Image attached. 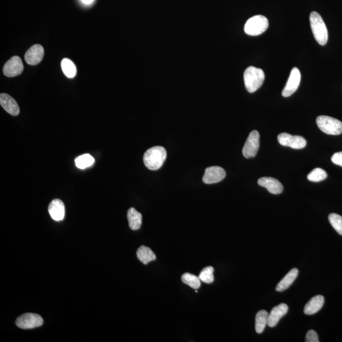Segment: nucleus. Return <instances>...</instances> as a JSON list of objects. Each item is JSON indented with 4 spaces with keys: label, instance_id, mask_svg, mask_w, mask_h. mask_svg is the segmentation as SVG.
I'll list each match as a JSON object with an SVG mask.
<instances>
[{
    "label": "nucleus",
    "instance_id": "1",
    "mask_svg": "<svg viewBox=\"0 0 342 342\" xmlns=\"http://www.w3.org/2000/svg\"><path fill=\"white\" fill-rule=\"evenodd\" d=\"M166 158L167 152L164 147H153L145 152L144 162L149 169L156 171L162 166Z\"/></svg>",
    "mask_w": 342,
    "mask_h": 342
},
{
    "label": "nucleus",
    "instance_id": "2",
    "mask_svg": "<svg viewBox=\"0 0 342 342\" xmlns=\"http://www.w3.org/2000/svg\"><path fill=\"white\" fill-rule=\"evenodd\" d=\"M265 79V75L261 69L251 66L246 69L243 79L246 89L249 93L256 92L262 86Z\"/></svg>",
    "mask_w": 342,
    "mask_h": 342
},
{
    "label": "nucleus",
    "instance_id": "3",
    "mask_svg": "<svg viewBox=\"0 0 342 342\" xmlns=\"http://www.w3.org/2000/svg\"><path fill=\"white\" fill-rule=\"evenodd\" d=\"M309 19L313 35L316 41L321 45H325L328 40V33L323 18L318 13L312 12L310 14Z\"/></svg>",
    "mask_w": 342,
    "mask_h": 342
},
{
    "label": "nucleus",
    "instance_id": "4",
    "mask_svg": "<svg viewBox=\"0 0 342 342\" xmlns=\"http://www.w3.org/2000/svg\"><path fill=\"white\" fill-rule=\"evenodd\" d=\"M269 27V21L267 18L263 15H256L250 18L246 22L244 31L246 34L249 36L261 35L267 30Z\"/></svg>",
    "mask_w": 342,
    "mask_h": 342
},
{
    "label": "nucleus",
    "instance_id": "5",
    "mask_svg": "<svg viewBox=\"0 0 342 342\" xmlns=\"http://www.w3.org/2000/svg\"><path fill=\"white\" fill-rule=\"evenodd\" d=\"M317 126L323 133L330 135H339L342 133V122L329 116L320 115L317 117Z\"/></svg>",
    "mask_w": 342,
    "mask_h": 342
},
{
    "label": "nucleus",
    "instance_id": "6",
    "mask_svg": "<svg viewBox=\"0 0 342 342\" xmlns=\"http://www.w3.org/2000/svg\"><path fill=\"white\" fill-rule=\"evenodd\" d=\"M16 325L22 329H33L39 327L43 324V319L39 314L26 313L17 319Z\"/></svg>",
    "mask_w": 342,
    "mask_h": 342
},
{
    "label": "nucleus",
    "instance_id": "7",
    "mask_svg": "<svg viewBox=\"0 0 342 342\" xmlns=\"http://www.w3.org/2000/svg\"><path fill=\"white\" fill-rule=\"evenodd\" d=\"M260 136L258 131H252L246 141L242 153L245 158L254 157L259 149Z\"/></svg>",
    "mask_w": 342,
    "mask_h": 342
},
{
    "label": "nucleus",
    "instance_id": "8",
    "mask_svg": "<svg viewBox=\"0 0 342 342\" xmlns=\"http://www.w3.org/2000/svg\"><path fill=\"white\" fill-rule=\"evenodd\" d=\"M279 144L282 146L289 147L294 149L305 148L307 142L301 136H292L288 133H281L278 136Z\"/></svg>",
    "mask_w": 342,
    "mask_h": 342
},
{
    "label": "nucleus",
    "instance_id": "9",
    "mask_svg": "<svg viewBox=\"0 0 342 342\" xmlns=\"http://www.w3.org/2000/svg\"><path fill=\"white\" fill-rule=\"evenodd\" d=\"M301 79L300 71L297 68H293L287 84L282 91L283 97H289L296 92L300 84Z\"/></svg>",
    "mask_w": 342,
    "mask_h": 342
},
{
    "label": "nucleus",
    "instance_id": "10",
    "mask_svg": "<svg viewBox=\"0 0 342 342\" xmlns=\"http://www.w3.org/2000/svg\"><path fill=\"white\" fill-rule=\"evenodd\" d=\"M226 177V172L224 169L219 166L207 167L203 176V182L205 184H214L221 182Z\"/></svg>",
    "mask_w": 342,
    "mask_h": 342
},
{
    "label": "nucleus",
    "instance_id": "11",
    "mask_svg": "<svg viewBox=\"0 0 342 342\" xmlns=\"http://www.w3.org/2000/svg\"><path fill=\"white\" fill-rule=\"evenodd\" d=\"M23 71L24 66L22 60L17 56L11 58L4 65L3 68L4 75L9 77L19 76L23 72Z\"/></svg>",
    "mask_w": 342,
    "mask_h": 342
},
{
    "label": "nucleus",
    "instance_id": "12",
    "mask_svg": "<svg viewBox=\"0 0 342 342\" xmlns=\"http://www.w3.org/2000/svg\"><path fill=\"white\" fill-rule=\"evenodd\" d=\"M44 48L40 44H35L31 46L25 55V60L27 63L35 66L42 61L44 57Z\"/></svg>",
    "mask_w": 342,
    "mask_h": 342
},
{
    "label": "nucleus",
    "instance_id": "13",
    "mask_svg": "<svg viewBox=\"0 0 342 342\" xmlns=\"http://www.w3.org/2000/svg\"><path fill=\"white\" fill-rule=\"evenodd\" d=\"M288 307L286 304H280L272 308L269 316H268L267 325L270 328H273L278 325L281 317L287 314Z\"/></svg>",
    "mask_w": 342,
    "mask_h": 342
},
{
    "label": "nucleus",
    "instance_id": "14",
    "mask_svg": "<svg viewBox=\"0 0 342 342\" xmlns=\"http://www.w3.org/2000/svg\"><path fill=\"white\" fill-rule=\"evenodd\" d=\"M258 185L265 187L270 193L278 194L282 193L283 185L276 179L270 177H263L258 180Z\"/></svg>",
    "mask_w": 342,
    "mask_h": 342
},
{
    "label": "nucleus",
    "instance_id": "15",
    "mask_svg": "<svg viewBox=\"0 0 342 342\" xmlns=\"http://www.w3.org/2000/svg\"><path fill=\"white\" fill-rule=\"evenodd\" d=\"M0 104L1 106L10 115L16 116L20 113V109L17 103L12 97L6 93H1L0 95Z\"/></svg>",
    "mask_w": 342,
    "mask_h": 342
},
{
    "label": "nucleus",
    "instance_id": "16",
    "mask_svg": "<svg viewBox=\"0 0 342 342\" xmlns=\"http://www.w3.org/2000/svg\"><path fill=\"white\" fill-rule=\"evenodd\" d=\"M48 212L53 220H63L65 217L64 203L60 199H54L49 205Z\"/></svg>",
    "mask_w": 342,
    "mask_h": 342
},
{
    "label": "nucleus",
    "instance_id": "17",
    "mask_svg": "<svg viewBox=\"0 0 342 342\" xmlns=\"http://www.w3.org/2000/svg\"><path fill=\"white\" fill-rule=\"evenodd\" d=\"M325 303V298L322 296L312 297L304 307V312L306 315L316 314L321 309Z\"/></svg>",
    "mask_w": 342,
    "mask_h": 342
},
{
    "label": "nucleus",
    "instance_id": "18",
    "mask_svg": "<svg viewBox=\"0 0 342 342\" xmlns=\"http://www.w3.org/2000/svg\"><path fill=\"white\" fill-rule=\"evenodd\" d=\"M299 274V270L297 268H294L289 272H288L286 276L281 279L277 285L276 290L277 292H283L292 285V283L296 280Z\"/></svg>",
    "mask_w": 342,
    "mask_h": 342
},
{
    "label": "nucleus",
    "instance_id": "19",
    "mask_svg": "<svg viewBox=\"0 0 342 342\" xmlns=\"http://www.w3.org/2000/svg\"><path fill=\"white\" fill-rule=\"evenodd\" d=\"M127 216L129 228L135 231L139 229L142 224V214L136 211L135 208H130L127 211Z\"/></svg>",
    "mask_w": 342,
    "mask_h": 342
},
{
    "label": "nucleus",
    "instance_id": "20",
    "mask_svg": "<svg viewBox=\"0 0 342 342\" xmlns=\"http://www.w3.org/2000/svg\"><path fill=\"white\" fill-rule=\"evenodd\" d=\"M136 255H137V258L139 261L145 265L152 262V261H155L156 259V256L150 248L145 247V246H141L138 249Z\"/></svg>",
    "mask_w": 342,
    "mask_h": 342
},
{
    "label": "nucleus",
    "instance_id": "21",
    "mask_svg": "<svg viewBox=\"0 0 342 342\" xmlns=\"http://www.w3.org/2000/svg\"><path fill=\"white\" fill-rule=\"evenodd\" d=\"M268 313L266 310H262L257 313L256 317V331L259 334H262L267 325Z\"/></svg>",
    "mask_w": 342,
    "mask_h": 342
},
{
    "label": "nucleus",
    "instance_id": "22",
    "mask_svg": "<svg viewBox=\"0 0 342 342\" xmlns=\"http://www.w3.org/2000/svg\"><path fill=\"white\" fill-rule=\"evenodd\" d=\"M62 71L66 77L74 78L77 73V69L72 60L64 59L61 62Z\"/></svg>",
    "mask_w": 342,
    "mask_h": 342
},
{
    "label": "nucleus",
    "instance_id": "23",
    "mask_svg": "<svg viewBox=\"0 0 342 342\" xmlns=\"http://www.w3.org/2000/svg\"><path fill=\"white\" fill-rule=\"evenodd\" d=\"M95 162V159L89 154H84L76 158L75 163L76 166L80 169H84L86 167H90Z\"/></svg>",
    "mask_w": 342,
    "mask_h": 342
},
{
    "label": "nucleus",
    "instance_id": "24",
    "mask_svg": "<svg viewBox=\"0 0 342 342\" xmlns=\"http://www.w3.org/2000/svg\"><path fill=\"white\" fill-rule=\"evenodd\" d=\"M182 281L186 285L190 286L193 289H198L200 287V279L199 277L190 273H185L182 277Z\"/></svg>",
    "mask_w": 342,
    "mask_h": 342
},
{
    "label": "nucleus",
    "instance_id": "25",
    "mask_svg": "<svg viewBox=\"0 0 342 342\" xmlns=\"http://www.w3.org/2000/svg\"><path fill=\"white\" fill-rule=\"evenodd\" d=\"M327 173H326L325 170L321 168H316L312 170L308 174L307 179L310 182H319L325 180L327 178Z\"/></svg>",
    "mask_w": 342,
    "mask_h": 342
},
{
    "label": "nucleus",
    "instance_id": "26",
    "mask_svg": "<svg viewBox=\"0 0 342 342\" xmlns=\"http://www.w3.org/2000/svg\"><path fill=\"white\" fill-rule=\"evenodd\" d=\"M213 273L214 268L211 267V266H209V267H205L204 269L200 272L198 277L200 281H202V282L211 284L213 282L214 280Z\"/></svg>",
    "mask_w": 342,
    "mask_h": 342
},
{
    "label": "nucleus",
    "instance_id": "27",
    "mask_svg": "<svg viewBox=\"0 0 342 342\" xmlns=\"http://www.w3.org/2000/svg\"><path fill=\"white\" fill-rule=\"evenodd\" d=\"M328 220L335 231L342 235V217L339 214L333 213L330 214Z\"/></svg>",
    "mask_w": 342,
    "mask_h": 342
},
{
    "label": "nucleus",
    "instance_id": "28",
    "mask_svg": "<svg viewBox=\"0 0 342 342\" xmlns=\"http://www.w3.org/2000/svg\"><path fill=\"white\" fill-rule=\"evenodd\" d=\"M306 342H319L318 336L317 333L314 330H309L307 333L305 337Z\"/></svg>",
    "mask_w": 342,
    "mask_h": 342
},
{
    "label": "nucleus",
    "instance_id": "29",
    "mask_svg": "<svg viewBox=\"0 0 342 342\" xmlns=\"http://www.w3.org/2000/svg\"><path fill=\"white\" fill-rule=\"evenodd\" d=\"M332 161L335 164L342 167V152L334 154L332 156Z\"/></svg>",
    "mask_w": 342,
    "mask_h": 342
},
{
    "label": "nucleus",
    "instance_id": "30",
    "mask_svg": "<svg viewBox=\"0 0 342 342\" xmlns=\"http://www.w3.org/2000/svg\"><path fill=\"white\" fill-rule=\"evenodd\" d=\"M82 3L86 4L92 3L94 0H81Z\"/></svg>",
    "mask_w": 342,
    "mask_h": 342
}]
</instances>
